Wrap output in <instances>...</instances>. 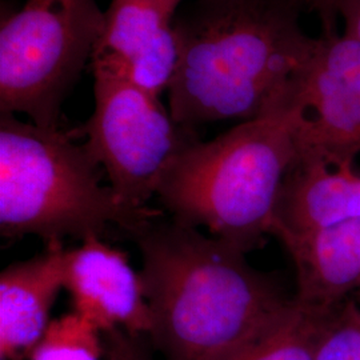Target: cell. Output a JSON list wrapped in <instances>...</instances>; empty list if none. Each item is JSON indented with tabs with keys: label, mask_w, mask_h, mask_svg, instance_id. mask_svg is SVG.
<instances>
[{
	"label": "cell",
	"mask_w": 360,
	"mask_h": 360,
	"mask_svg": "<svg viewBox=\"0 0 360 360\" xmlns=\"http://www.w3.org/2000/svg\"><path fill=\"white\" fill-rule=\"evenodd\" d=\"M292 0H198L175 18L179 63L168 89L181 126L279 111L309 63L316 38Z\"/></svg>",
	"instance_id": "1"
},
{
	"label": "cell",
	"mask_w": 360,
	"mask_h": 360,
	"mask_svg": "<svg viewBox=\"0 0 360 360\" xmlns=\"http://www.w3.org/2000/svg\"><path fill=\"white\" fill-rule=\"evenodd\" d=\"M153 315L148 335L166 360H219L292 299L245 252L176 220L134 233Z\"/></svg>",
	"instance_id": "2"
},
{
	"label": "cell",
	"mask_w": 360,
	"mask_h": 360,
	"mask_svg": "<svg viewBox=\"0 0 360 360\" xmlns=\"http://www.w3.org/2000/svg\"><path fill=\"white\" fill-rule=\"evenodd\" d=\"M297 153L294 120L279 110L196 141L168 169L156 196L174 220L203 227L247 254L271 235Z\"/></svg>",
	"instance_id": "3"
},
{
	"label": "cell",
	"mask_w": 360,
	"mask_h": 360,
	"mask_svg": "<svg viewBox=\"0 0 360 360\" xmlns=\"http://www.w3.org/2000/svg\"><path fill=\"white\" fill-rule=\"evenodd\" d=\"M74 131L0 119V231L4 238L35 235L50 242L99 235L108 224L134 233L159 218L150 207L124 206L99 181L98 167Z\"/></svg>",
	"instance_id": "4"
},
{
	"label": "cell",
	"mask_w": 360,
	"mask_h": 360,
	"mask_svg": "<svg viewBox=\"0 0 360 360\" xmlns=\"http://www.w3.org/2000/svg\"><path fill=\"white\" fill-rule=\"evenodd\" d=\"M104 13L96 0H26L1 19L0 111L60 129L62 104L91 62Z\"/></svg>",
	"instance_id": "5"
},
{
	"label": "cell",
	"mask_w": 360,
	"mask_h": 360,
	"mask_svg": "<svg viewBox=\"0 0 360 360\" xmlns=\"http://www.w3.org/2000/svg\"><path fill=\"white\" fill-rule=\"evenodd\" d=\"M94 77L95 110L79 129L83 144L103 166L119 200L134 210L147 208L168 169L199 139L158 96L122 77Z\"/></svg>",
	"instance_id": "6"
},
{
	"label": "cell",
	"mask_w": 360,
	"mask_h": 360,
	"mask_svg": "<svg viewBox=\"0 0 360 360\" xmlns=\"http://www.w3.org/2000/svg\"><path fill=\"white\" fill-rule=\"evenodd\" d=\"M281 110L294 120L299 147L360 143V41L322 31Z\"/></svg>",
	"instance_id": "7"
},
{
	"label": "cell",
	"mask_w": 360,
	"mask_h": 360,
	"mask_svg": "<svg viewBox=\"0 0 360 360\" xmlns=\"http://www.w3.org/2000/svg\"><path fill=\"white\" fill-rule=\"evenodd\" d=\"M178 63L175 13L153 0H111L91 56L92 74L126 79L160 98Z\"/></svg>",
	"instance_id": "8"
},
{
	"label": "cell",
	"mask_w": 360,
	"mask_h": 360,
	"mask_svg": "<svg viewBox=\"0 0 360 360\" xmlns=\"http://www.w3.org/2000/svg\"><path fill=\"white\" fill-rule=\"evenodd\" d=\"M360 218V143L299 147L285 175L271 235Z\"/></svg>",
	"instance_id": "9"
},
{
	"label": "cell",
	"mask_w": 360,
	"mask_h": 360,
	"mask_svg": "<svg viewBox=\"0 0 360 360\" xmlns=\"http://www.w3.org/2000/svg\"><path fill=\"white\" fill-rule=\"evenodd\" d=\"M65 288L74 312L101 333L123 330L132 336H148L153 315L143 288L141 272L129 257L91 235L82 245L65 250Z\"/></svg>",
	"instance_id": "10"
},
{
	"label": "cell",
	"mask_w": 360,
	"mask_h": 360,
	"mask_svg": "<svg viewBox=\"0 0 360 360\" xmlns=\"http://www.w3.org/2000/svg\"><path fill=\"white\" fill-rule=\"evenodd\" d=\"M65 248L50 242L37 257L0 275V360H27L46 334L52 306L65 288Z\"/></svg>",
	"instance_id": "11"
},
{
	"label": "cell",
	"mask_w": 360,
	"mask_h": 360,
	"mask_svg": "<svg viewBox=\"0 0 360 360\" xmlns=\"http://www.w3.org/2000/svg\"><path fill=\"white\" fill-rule=\"evenodd\" d=\"M275 236L295 266L296 302L334 311L360 290V218Z\"/></svg>",
	"instance_id": "12"
},
{
	"label": "cell",
	"mask_w": 360,
	"mask_h": 360,
	"mask_svg": "<svg viewBox=\"0 0 360 360\" xmlns=\"http://www.w3.org/2000/svg\"><path fill=\"white\" fill-rule=\"evenodd\" d=\"M334 311L311 309L292 297L283 309L219 360H314Z\"/></svg>",
	"instance_id": "13"
},
{
	"label": "cell",
	"mask_w": 360,
	"mask_h": 360,
	"mask_svg": "<svg viewBox=\"0 0 360 360\" xmlns=\"http://www.w3.org/2000/svg\"><path fill=\"white\" fill-rule=\"evenodd\" d=\"M27 360H104L103 335L72 311L50 323Z\"/></svg>",
	"instance_id": "14"
},
{
	"label": "cell",
	"mask_w": 360,
	"mask_h": 360,
	"mask_svg": "<svg viewBox=\"0 0 360 360\" xmlns=\"http://www.w3.org/2000/svg\"><path fill=\"white\" fill-rule=\"evenodd\" d=\"M314 360H360V304L346 300L331 314Z\"/></svg>",
	"instance_id": "15"
},
{
	"label": "cell",
	"mask_w": 360,
	"mask_h": 360,
	"mask_svg": "<svg viewBox=\"0 0 360 360\" xmlns=\"http://www.w3.org/2000/svg\"><path fill=\"white\" fill-rule=\"evenodd\" d=\"M104 360H153L142 343V336H132L123 330L102 333Z\"/></svg>",
	"instance_id": "16"
},
{
	"label": "cell",
	"mask_w": 360,
	"mask_h": 360,
	"mask_svg": "<svg viewBox=\"0 0 360 360\" xmlns=\"http://www.w3.org/2000/svg\"><path fill=\"white\" fill-rule=\"evenodd\" d=\"M336 18L342 23V32L360 41V0H338Z\"/></svg>",
	"instance_id": "17"
},
{
	"label": "cell",
	"mask_w": 360,
	"mask_h": 360,
	"mask_svg": "<svg viewBox=\"0 0 360 360\" xmlns=\"http://www.w3.org/2000/svg\"><path fill=\"white\" fill-rule=\"evenodd\" d=\"M300 10H309L321 18L323 31H336L338 0H292Z\"/></svg>",
	"instance_id": "18"
},
{
	"label": "cell",
	"mask_w": 360,
	"mask_h": 360,
	"mask_svg": "<svg viewBox=\"0 0 360 360\" xmlns=\"http://www.w3.org/2000/svg\"><path fill=\"white\" fill-rule=\"evenodd\" d=\"M153 1L160 4V6L165 7V8H167L168 11L175 13H176L178 6H179L183 0H153Z\"/></svg>",
	"instance_id": "19"
}]
</instances>
